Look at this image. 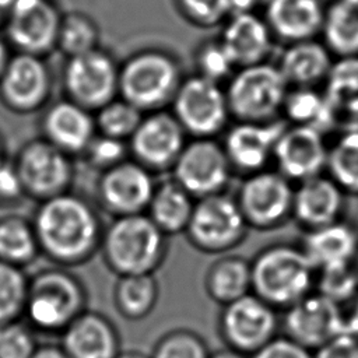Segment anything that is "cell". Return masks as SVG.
I'll list each match as a JSON object with an SVG mask.
<instances>
[{"instance_id": "cell-1", "label": "cell", "mask_w": 358, "mask_h": 358, "mask_svg": "<svg viewBox=\"0 0 358 358\" xmlns=\"http://www.w3.org/2000/svg\"><path fill=\"white\" fill-rule=\"evenodd\" d=\"M31 220L41 255L52 264H84L101 248L105 227L96 207L71 190L36 203Z\"/></svg>"}, {"instance_id": "cell-2", "label": "cell", "mask_w": 358, "mask_h": 358, "mask_svg": "<svg viewBox=\"0 0 358 358\" xmlns=\"http://www.w3.org/2000/svg\"><path fill=\"white\" fill-rule=\"evenodd\" d=\"M87 303L84 282L69 267L50 264L29 275L22 319L36 333L60 336Z\"/></svg>"}, {"instance_id": "cell-3", "label": "cell", "mask_w": 358, "mask_h": 358, "mask_svg": "<svg viewBox=\"0 0 358 358\" xmlns=\"http://www.w3.org/2000/svg\"><path fill=\"white\" fill-rule=\"evenodd\" d=\"M166 235L143 214L116 217L105 227L101 253L117 277L154 274L166 255Z\"/></svg>"}, {"instance_id": "cell-4", "label": "cell", "mask_w": 358, "mask_h": 358, "mask_svg": "<svg viewBox=\"0 0 358 358\" xmlns=\"http://www.w3.org/2000/svg\"><path fill=\"white\" fill-rule=\"evenodd\" d=\"M252 292L274 309H288L315 288L316 268L301 246L274 243L250 260Z\"/></svg>"}, {"instance_id": "cell-5", "label": "cell", "mask_w": 358, "mask_h": 358, "mask_svg": "<svg viewBox=\"0 0 358 358\" xmlns=\"http://www.w3.org/2000/svg\"><path fill=\"white\" fill-rule=\"evenodd\" d=\"M289 85L278 66L257 63L234 74L225 90L231 117L236 122H273L281 117Z\"/></svg>"}, {"instance_id": "cell-6", "label": "cell", "mask_w": 358, "mask_h": 358, "mask_svg": "<svg viewBox=\"0 0 358 358\" xmlns=\"http://www.w3.org/2000/svg\"><path fill=\"white\" fill-rule=\"evenodd\" d=\"M182 81L173 59L159 52H144L120 69L119 96L143 113L162 110L172 103Z\"/></svg>"}, {"instance_id": "cell-7", "label": "cell", "mask_w": 358, "mask_h": 358, "mask_svg": "<svg viewBox=\"0 0 358 358\" xmlns=\"http://www.w3.org/2000/svg\"><path fill=\"white\" fill-rule=\"evenodd\" d=\"M10 159L27 199L41 203L71 190L74 158L41 136L24 141Z\"/></svg>"}, {"instance_id": "cell-8", "label": "cell", "mask_w": 358, "mask_h": 358, "mask_svg": "<svg viewBox=\"0 0 358 358\" xmlns=\"http://www.w3.org/2000/svg\"><path fill=\"white\" fill-rule=\"evenodd\" d=\"M171 112L192 138H217L231 119L225 90L199 74L182 81Z\"/></svg>"}, {"instance_id": "cell-9", "label": "cell", "mask_w": 358, "mask_h": 358, "mask_svg": "<svg viewBox=\"0 0 358 358\" xmlns=\"http://www.w3.org/2000/svg\"><path fill=\"white\" fill-rule=\"evenodd\" d=\"M248 228L235 197L222 192L196 200L185 232L200 252L224 253L245 239Z\"/></svg>"}, {"instance_id": "cell-10", "label": "cell", "mask_w": 358, "mask_h": 358, "mask_svg": "<svg viewBox=\"0 0 358 358\" xmlns=\"http://www.w3.org/2000/svg\"><path fill=\"white\" fill-rule=\"evenodd\" d=\"M295 185L277 169H263L243 178L235 200L249 228L270 231L292 217Z\"/></svg>"}, {"instance_id": "cell-11", "label": "cell", "mask_w": 358, "mask_h": 358, "mask_svg": "<svg viewBox=\"0 0 358 358\" xmlns=\"http://www.w3.org/2000/svg\"><path fill=\"white\" fill-rule=\"evenodd\" d=\"M277 309L253 292L222 306L218 333L225 347L252 357L278 334Z\"/></svg>"}, {"instance_id": "cell-12", "label": "cell", "mask_w": 358, "mask_h": 358, "mask_svg": "<svg viewBox=\"0 0 358 358\" xmlns=\"http://www.w3.org/2000/svg\"><path fill=\"white\" fill-rule=\"evenodd\" d=\"M119 71L105 52H90L69 57L63 70L64 98L96 112L119 95Z\"/></svg>"}, {"instance_id": "cell-13", "label": "cell", "mask_w": 358, "mask_h": 358, "mask_svg": "<svg viewBox=\"0 0 358 358\" xmlns=\"http://www.w3.org/2000/svg\"><path fill=\"white\" fill-rule=\"evenodd\" d=\"M171 172L196 200L225 192L234 173L221 141L215 138L187 141Z\"/></svg>"}, {"instance_id": "cell-14", "label": "cell", "mask_w": 358, "mask_h": 358, "mask_svg": "<svg viewBox=\"0 0 358 358\" xmlns=\"http://www.w3.org/2000/svg\"><path fill=\"white\" fill-rule=\"evenodd\" d=\"M187 134L165 109L145 113L129 138V152L134 161L152 173L171 171L187 143Z\"/></svg>"}, {"instance_id": "cell-15", "label": "cell", "mask_w": 358, "mask_h": 358, "mask_svg": "<svg viewBox=\"0 0 358 358\" xmlns=\"http://www.w3.org/2000/svg\"><path fill=\"white\" fill-rule=\"evenodd\" d=\"M154 173L133 158L99 173L95 197L101 208L116 217L147 211L155 189Z\"/></svg>"}, {"instance_id": "cell-16", "label": "cell", "mask_w": 358, "mask_h": 358, "mask_svg": "<svg viewBox=\"0 0 358 358\" xmlns=\"http://www.w3.org/2000/svg\"><path fill=\"white\" fill-rule=\"evenodd\" d=\"M52 76L41 56L18 53L10 57L0 77V102L13 113L41 112L52 95Z\"/></svg>"}, {"instance_id": "cell-17", "label": "cell", "mask_w": 358, "mask_h": 358, "mask_svg": "<svg viewBox=\"0 0 358 358\" xmlns=\"http://www.w3.org/2000/svg\"><path fill=\"white\" fill-rule=\"evenodd\" d=\"M281 327L284 336L315 352L345 333V313L340 305L312 291L284 310Z\"/></svg>"}, {"instance_id": "cell-18", "label": "cell", "mask_w": 358, "mask_h": 358, "mask_svg": "<svg viewBox=\"0 0 358 358\" xmlns=\"http://www.w3.org/2000/svg\"><path fill=\"white\" fill-rule=\"evenodd\" d=\"M287 122H236L227 127L221 141L234 172L243 176L267 169L273 161L275 144Z\"/></svg>"}, {"instance_id": "cell-19", "label": "cell", "mask_w": 358, "mask_h": 358, "mask_svg": "<svg viewBox=\"0 0 358 358\" xmlns=\"http://www.w3.org/2000/svg\"><path fill=\"white\" fill-rule=\"evenodd\" d=\"M327 155L329 145L324 133L287 123L275 144L273 162L280 173L296 185L323 173Z\"/></svg>"}, {"instance_id": "cell-20", "label": "cell", "mask_w": 358, "mask_h": 358, "mask_svg": "<svg viewBox=\"0 0 358 358\" xmlns=\"http://www.w3.org/2000/svg\"><path fill=\"white\" fill-rule=\"evenodd\" d=\"M6 22L20 53L42 56L57 45L62 21L49 0H13Z\"/></svg>"}, {"instance_id": "cell-21", "label": "cell", "mask_w": 358, "mask_h": 358, "mask_svg": "<svg viewBox=\"0 0 358 358\" xmlns=\"http://www.w3.org/2000/svg\"><path fill=\"white\" fill-rule=\"evenodd\" d=\"M39 136L69 154L81 157L96 136L94 112L63 98L49 102L39 115Z\"/></svg>"}, {"instance_id": "cell-22", "label": "cell", "mask_w": 358, "mask_h": 358, "mask_svg": "<svg viewBox=\"0 0 358 358\" xmlns=\"http://www.w3.org/2000/svg\"><path fill=\"white\" fill-rule=\"evenodd\" d=\"M345 193L329 176L320 173L295 185L292 218L310 231L341 220Z\"/></svg>"}, {"instance_id": "cell-23", "label": "cell", "mask_w": 358, "mask_h": 358, "mask_svg": "<svg viewBox=\"0 0 358 358\" xmlns=\"http://www.w3.org/2000/svg\"><path fill=\"white\" fill-rule=\"evenodd\" d=\"M60 347L69 358H116L122 350L115 324L88 309L60 333Z\"/></svg>"}, {"instance_id": "cell-24", "label": "cell", "mask_w": 358, "mask_h": 358, "mask_svg": "<svg viewBox=\"0 0 358 358\" xmlns=\"http://www.w3.org/2000/svg\"><path fill=\"white\" fill-rule=\"evenodd\" d=\"M316 270L351 264L358 250V234L344 221L305 231L299 245Z\"/></svg>"}, {"instance_id": "cell-25", "label": "cell", "mask_w": 358, "mask_h": 358, "mask_svg": "<svg viewBox=\"0 0 358 358\" xmlns=\"http://www.w3.org/2000/svg\"><path fill=\"white\" fill-rule=\"evenodd\" d=\"M221 45L235 66L246 67L262 63L271 46L270 27L253 13L231 15Z\"/></svg>"}, {"instance_id": "cell-26", "label": "cell", "mask_w": 358, "mask_h": 358, "mask_svg": "<svg viewBox=\"0 0 358 358\" xmlns=\"http://www.w3.org/2000/svg\"><path fill=\"white\" fill-rule=\"evenodd\" d=\"M266 7L270 28L285 39L308 41L323 27L320 0H270Z\"/></svg>"}, {"instance_id": "cell-27", "label": "cell", "mask_w": 358, "mask_h": 358, "mask_svg": "<svg viewBox=\"0 0 358 358\" xmlns=\"http://www.w3.org/2000/svg\"><path fill=\"white\" fill-rule=\"evenodd\" d=\"M196 199L172 176L155 185L145 214L168 236L185 232Z\"/></svg>"}, {"instance_id": "cell-28", "label": "cell", "mask_w": 358, "mask_h": 358, "mask_svg": "<svg viewBox=\"0 0 358 358\" xmlns=\"http://www.w3.org/2000/svg\"><path fill=\"white\" fill-rule=\"evenodd\" d=\"M324 95L334 112L336 124L358 130V56L340 57L331 64Z\"/></svg>"}, {"instance_id": "cell-29", "label": "cell", "mask_w": 358, "mask_h": 358, "mask_svg": "<svg viewBox=\"0 0 358 358\" xmlns=\"http://www.w3.org/2000/svg\"><path fill=\"white\" fill-rule=\"evenodd\" d=\"M331 64L329 49L308 39L291 45L284 52L278 69L288 85L315 88L320 81H326Z\"/></svg>"}, {"instance_id": "cell-30", "label": "cell", "mask_w": 358, "mask_h": 358, "mask_svg": "<svg viewBox=\"0 0 358 358\" xmlns=\"http://www.w3.org/2000/svg\"><path fill=\"white\" fill-rule=\"evenodd\" d=\"M204 289L214 302L222 306L250 294V262L236 255L217 259L204 275Z\"/></svg>"}, {"instance_id": "cell-31", "label": "cell", "mask_w": 358, "mask_h": 358, "mask_svg": "<svg viewBox=\"0 0 358 358\" xmlns=\"http://www.w3.org/2000/svg\"><path fill=\"white\" fill-rule=\"evenodd\" d=\"M41 256L31 217L17 213L0 215V262L27 268Z\"/></svg>"}, {"instance_id": "cell-32", "label": "cell", "mask_w": 358, "mask_h": 358, "mask_svg": "<svg viewBox=\"0 0 358 358\" xmlns=\"http://www.w3.org/2000/svg\"><path fill=\"white\" fill-rule=\"evenodd\" d=\"M281 117L288 124L312 127L324 134L337 127L334 112L324 92H319L315 88L289 90Z\"/></svg>"}, {"instance_id": "cell-33", "label": "cell", "mask_w": 358, "mask_h": 358, "mask_svg": "<svg viewBox=\"0 0 358 358\" xmlns=\"http://www.w3.org/2000/svg\"><path fill=\"white\" fill-rule=\"evenodd\" d=\"M159 295L154 274L119 277L113 287V303L126 320H141L155 308Z\"/></svg>"}, {"instance_id": "cell-34", "label": "cell", "mask_w": 358, "mask_h": 358, "mask_svg": "<svg viewBox=\"0 0 358 358\" xmlns=\"http://www.w3.org/2000/svg\"><path fill=\"white\" fill-rule=\"evenodd\" d=\"M326 48L340 57L358 56V3L336 0L324 11Z\"/></svg>"}, {"instance_id": "cell-35", "label": "cell", "mask_w": 358, "mask_h": 358, "mask_svg": "<svg viewBox=\"0 0 358 358\" xmlns=\"http://www.w3.org/2000/svg\"><path fill=\"white\" fill-rule=\"evenodd\" d=\"M326 171L344 193L358 194V130H344L329 145Z\"/></svg>"}, {"instance_id": "cell-36", "label": "cell", "mask_w": 358, "mask_h": 358, "mask_svg": "<svg viewBox=\"0 0 358 358\" xmlns=\"http://www.w3.org/2000/svg\"><path fill=\"white\" fill-rule=\"evenodd\" d=\"M94 115L96 131L99 134L129 141L145 113H143L127 101L122 98H115L113 101L94 112Z\"/></svg>"}, {"instance_id": "cell-37", "label": "cell", "mask_w": 358, "mask_h": 358, "mask_svg": "<svg viewBox=\"0 0 358 358\" xmlns=\"http://www.w3.org/2000/svg\"><path fill=\"white\" fill-rule=\"evenodd\" d=\"M28 280L24 268L0 262V326L22 319Z\"/></svg>"}, {"instance_id": "cell-38", "label": "cell", "mask_w": 358, "mask_h": 358, "mask_svg": "<svg viewBox=\"0 0 358 358\" xmlns=\"http://www.w3.org/2000/svg\"><path fill=\"white\" fill-rule=\"evenodd\" d=\"M315 291L340 306L355 298L358 277L352 263L316 270Z\"/></svg>"}, {"instance_id": "cell-39", "label": "cell", "mask_w": 358, "mask_h": 358, "mask_svg": "<svg viewBox=\"0 0 358 358\" xmlns=\"http://www.w3.org/2000/svg\"><path fill=\"white\" fill-rule=\"evenodd\" d=\"M151 358H210L204 338L189 329H175L158 338Z\"/></svg>"}, {"instance_id": "cell-40", "label": "cell", "mask_w": 358, "mask_h": 358, "mask_svg": "<svg viewBox=\"0 0 358 358\" xmlns=\"http://www.w3.org/2000/svg\"><path fill=\"white\" fill-rule=\"evenodd\" d=\"M38 347V333L24 319L0 326V358H32Z\"/></svg>"}, {"instance_id": "cell-41", "label": "cell", "mask_w": 358, "mask_h": 358, "mask_svg": "<svg viewBox=\"0 0 358 358\" xmlns=\"http://www.w3.org/2000/svg\"><path fill=\"white\" fill-rule=\"evenodd\" d=\"M57 45L69 57L90 52L96 49V31L87 18L70 15L60 25Z\"/></svg>"}, {"instance_id": "cell-42", "label": "cell", "mask_w": 358, "mask_h": 358, "mask_svg": "<svg viewBox=\"0 0 358 358\" xmlns=\"http://www.w3.org/2000/svg\"><path fill=\"white\" fill-rule=\"evenodd\" d=\"M127 141L96 133L81 158L98 173L123 162L129 155Z\"/></svg>"}, {"instance_id": "cell-43", "label": "cell", "mask_w": 358, "mask_h": 358, "mask_svg": "<svg viewBox=\"0 0 358 358\" xmlns=\"http://www.w3.org/2000/svg\"><path fill=\"white\" fill-rule=\"evenodd\" d=\"M199 66V76L211 80L214 83H221L222 80L228 78L235 67L231 56L225 50V48L218 43H210L204 46L197 59Z\"/></svg>"}, {"instance_id": "cell-44", "label": "cell", "mask_w": 358, "mask_h": 358, "mask_svg": "<svg viewBox=\"0 0 358 358\" xmlns=\"http://www.w3.org/2000/svg\"><path fill=\"white\" fill-rule=\"evenodd\" d=\"M27 199L20 178L8 159L0 166V208L15 207Z\"/></svg>"}, {"instance_id": "cell-45", "label": "cell", "mask_w": 358, "mask_h": 358, "mask_svg": "<svg viewBox=\"0 0 358 358\" xmlns=\"http://www.w3.org/2000/svg\"><path fill=\"white\" fill-rule=\"evenodd\" d=\"M249 358H313V351L287 336H277Z\"/></svg>"}, {"instance_id": "cell-46", "label": "cell", "mask_w": 358, "mask_h": 358, "mask_svg": "<svg viewBox=\"0 0 358 358\" xmlns=\"http://www.w3.org/2000/svg\"><path fill=\"white\" fill-rule=\"evenodd\" d=\"M185 11L206 24L215 22L229 14V0H180Z\"/></svg>"}, {"instance_id": "cell-47", "label": "cell", "mask_w": 358, "mask_h": 358, "mask_svg": "<svg viewBox=\"0 0 358 358\" xmlns=\"http://www.w3.org/2000/svg\"><path fill=\"white\" fill-rule=\"evenodd\" d=\"M313 358H358V338L344 333L316 350Z\"/></svg>"}, {"instance_id": "cell-48", "label": "cell", "mask_w": 358, "mask_h": 358, "mask_svg": "<svg viewBox=\"0 0 358 358\" xmlns=\"http://www.w3.org/2000/svg\"><path fill=\"white\" fill-rule=\"evenodd\" d=\"M270 0H229V14H248L253 13V10L259 6H267Z\"/></svg>"}, {"instance_id": "cell-49", "label": "cell", "mask_w": 358, "mask_h": 358, "mask_svg": "<svg viewBox=\"0 0 358 358\" xmlns=\"http://www.w3.org/2000/svg\"><path fill=\"white\" fill-rule=\"evenodd\" d=\"M32 358H69L60 344H39Z\"/></svg>"}, {"instance_id": "cell-50", "label": "cell", "mask_w": 358, "mask_h": 358, "mask_svg": "<svg viewBox=\"0 0 358 358\" xmlns=\"http://www.w3.org/2000/svg\"><path fill=\"white\" fill-rule=\"evenodd\" d=\"M345 333L358 338V299L354 302L351 310L345 315Z\"/></svg>"}, {"instance_id": "cell-51", "label": "cell", "mask_w": 358, "mask_h": 358, "mask_svg": "<svg viewBox=\"0 0 358 358\" xmlns=\"http://www.w3.org/2000/svg\"><path fill=\"white\" fill-rule=\"evenodd\" d=\"M210 358H249V357H246V355H243L238 351H234L228 347H224L221 350H217V351L211 352Z\"/></svg>"}, {"instance_id": "cell-52", "label": "cell", "mask_w": 358, "mask_h": 358, "mask_svg": "<svg viewBox=\"0 0 358 358\" xmlns=\"http://www.w3.org/2000/svg\"><path fill=\"white\" fill-rule=\"evenodd\" d=\"M116 358H151V354L137 348H127V350H120Z\"/></svg>"}, {"instance_id": "cell-53", "label": "cell", "mask_w": 358, "mask_h": 358, "mask_svg": "<svg viewBox=\"0 0 358 358\" xmlns=\"http://www.w3.org/2000/svg\"><path fill=\"white\" fill-rule=\"evenodd\" d=\"M8 60H10L8 50H7L6 45H4V42L0 39V77H1V74H3V71L6 69V66H7Z\"/></svg>"}, {"instance_id": "cell-54", "label": "cell", "mask_w": 358, "mask_h": 358, "mask_svg": "<svg viewBox=\"0 0 358 358\" xmlns=\"http://www.w3.org/2000/svg\"><path fill=\"white\" fill-rule=\"evenodd\" d=\"M8 152H7V144H6V138L3 137V134L0 133V166L3 164H6L8 161Z\"/></svg>"}, {"instance_id": "cell-55", "label": "cell", "mask_w": 358, "mask_h": 358, "mask_svg": "<svg viewBox=\"0 0 358 358\" xmlns=\"http://www.w3.org/2000/svg\"><path fill=\"white\" fill-rule=\"evenodd\" d=\"M11 4L13 0H0V22H3V20H7Z\"/></svg>"}, {"instance_id": "cell-56", "label": "cell", "mask_w": 358, "mask_h": 358, "mask_svg": "<svg viewBox=\"0 0 358 358\" xmlns=\"http://www.w3.org/2000/svg\"><path fill=\"white\" fill-rule=\"evenodd\" d=\"M352 266H354V268H355V273H357V277H358V250H357V255H355V257H354Z\"/></svg>"}, {"instance_id": "cell-57", "label": "cell", "mask_w": 358, "mask_h": 358, "mask_svg": "<svg viewBox=\"0 0 358 358\" xmlns=\"http://www.w3.org/2000/svg\"><path fill=\"white\" fill-rule=\"evenodd\" d=\"M350 1H357L358 3V0H350Z\"/></svg>"}]
</instances>
